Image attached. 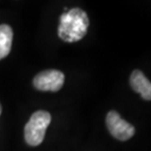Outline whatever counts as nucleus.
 <instances>
[{
    "mask_svg": "<svg viewBox=\"0 0 151 151\" xmlns=\"http://www.w3.org/2000/svg\"><path fill=\"white\" fill-rule=\"evenodd\" d=\"M1 111H2V109H1V106H0V115H1Z\"/></svg>",
    "mask_w": 151,
    "mask_h": 151,
    "instance_id": "0eeeda50",
    "label": "nucleus"
},
{
    "mask_svg": "<svg viewBox=\"0 0 151 151\" xmlns=\"http://www.w3.org/2000/svg\"><path fill=\"white\" fill-rule=\"evenodd\" d=\"M64 74L57 70H46L35 76L34 86L41 91H58L64 84Z\"/></svg>",
    "mask_w": 151,
    "mask_h": 151,
    "instance_id": "20e7f679",
    "label": "nucleus"
},
{
    "mask_svg": "<svg viewBox=\"0 0 151 151\" xmlns=\"http://www.w3.org/2000/svg\"><path fill=\"white\" fill-rule=\"evenodd\" d=\"M129 83L132 88L135 92L140 93L143 99L150 100L151 99V83L147 80L144 74L139 70H135L132 73L129 78Z\"/></svg>",
    "mask_w": 151,
    "mask_h": 151,
    "instance_id": "39448f33",
    "label": "nucleus"
},
{
    "mask_svg": "<svg viewBox=\"0 0 151 151\" xmlns=\"http://www.w3.org/2000/svg\"><path fill=\"white\" fill-rule=\"evenodd\" d=\"M13 40V31L8 25L0 26V60L10 53Z\"/></svg>",
    "mask_w": 151,
    "mask_h": 151,
    "instance_id": "423d86ee",
    "label": "nucleus"
},
{
    "mask_svg": "<svg viewBox=\"0 0 151 151\" xmlns=\"http://www.w3.org/2000/svg\"><path fill=\"white\" fill-rule=\"evenodd\" d=\"M106 125L110 134L119 140H128L134 134V126L123 120L116 111H111L107 114Z\"/></svg>",
    "mask_w": 151,
    "mask_h": 151,
    "instance_id": "7ed1b4c3",
    "label": "nucleus"
},
{
    "mask_svg": "<svg viewBox=\"0 0 151 151\" xmlns=\"http://www.w3.org/2000/svg\"><path fill=\"white\" fill-rule=\"evenodd\" d=\"M51 122V115L46 111H37L32 115L25 127V139L31 146L39 145L44 139L47 127Z\"/></svg>",
    "mask_w": 151,
    "mask_h": 151,
    "instance_id": "f03ea898",
    "label": "nucleus"
},
{
    "mask_svg": "<svg viewBox=\"0 0 151 151\" xmlns=\"http://www.w3.org/2000/svg\"><path fill=\"white\" fill-rule=\"evenodd\" d=\"M88 26L89 20L86 12L80 8H73L60 17L58 35L69 43L78 41L86 35Z\"/></svg>",
    "mask_w": 151,
    "mask_h": 151,
    "instance_id": "f257e3e1",
    "label": "nucleus"
}]
</instances>
